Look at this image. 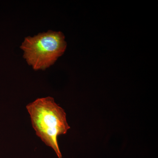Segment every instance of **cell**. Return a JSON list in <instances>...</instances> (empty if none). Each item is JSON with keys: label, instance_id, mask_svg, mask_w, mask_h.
Returning a JSON list of instances; mask_svg holds the SVG:
<instances>
[{"label": "cell", "instance_id": "cell-2", "mask_svg": "<svg viewBox=\"0 0 158 158\" xmlns=\"http://www.w3.org/2000/svg\"><path fill=\"white\" fill-rule=\"evenodd\" d=\"M66 46L62 32L49 31L25 37L20 48L26 62L37 71L45 70L53 65L65 52Z\"/></svg>", "mask_w": 158, "mask_h": 158}, {"label": "cell", "instance_id": "cell-1", "mask_svg": "<svg viewBox=\"0 0 158 158\" xmlns=\"http://www.w3.org/2000/svg\"><path fill=\"white\" fill-rule=\"evenodd\" d=\"M26 109L31 118L36 135L59 158H62L58 138L67 133L70 127L64 110L52 97L41 98L27 105Z\"/></svg>", "mask_w": 158, "mask_h": 158}]
</instances>
